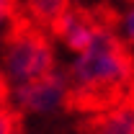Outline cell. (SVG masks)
Instances as JSON below:
<instances>
[{"label":"cell","instance_id":"7a4b0ae2","mask_svg":"<svg viewBox=\"0 0 134 134\" xmlns=\"http://www.w3.org/2000/svg\"><path fill=\"white\" fill-rule=\"evenodd\" d=\"M54 67L57 57H54L52 34L16 16V21L0 36V72L10 83V90L16 85H23L52 72Z\"/></svg>","mask_w":134,"mask_h":134},{"label":"cell","instance_id":"6da1fadb","mask_svg":"<svg viewBox=\"0 0 134 134\" xmlns=\"http://www.w3.org/2000/svg\"><path fill=\"white\" fill-rule=\"evenodd\" d=\"M65 111L83 116L114 108L124 100L134 80L132 47L116 34V29H103L77 54V59L65 67Z\"/></svg>","mask_w":134,"mask_h":134},{"label":"cell","instance_id":"3957f363","mask_svg":"<svg viewBox=\"0 0 134 134\" xmlns=\"http://www.w3.org/2000/svg\"><path fill=\"white\" fill-rule=\"evenodd\" d=\"M65 90H67L65 70L54 67L52 72L36 77V80L16 85L10 90V103L21 114H52V111L62 108Z\"/></svg>","mask_w":134,"mask_h":134},{"label":"cell","instance_id":"52a82bcc","mask_svg":"<svg viewBox=\"0 0 134 134\" xmlns=\"http://www.w3.org/2000/svg\"><path fill=\"white\" fill-rule=\"evenodd\" d=\"M116 34L129 47H134V0H132V5H129L124 13L116 10Z\"/></svg>","mask_w":134,"mask_h":134},{"label":"cell","instance_id":"5b68a950","mask_svg":"<svg viewBox=\"0 0 134 134\" xmlns=\"http://www.w3.org/2000/svg\"><path fill=\"white\" fill-rule=\"evenodd\" d=\"M72 5V0H18V16L31 21L34 26L49 31L57 18Z\"/></svg>","mask_w":134,"mask_h":134},{"label":"cell","instance_id":"8992f818","mask_svg":"<svg viewBox=\"0 0 134 134\" xmlns=\"http://www.w3.org/2000/svg\"><path fill=\"white\" fill-rule=\"evenodd\" d=\"M0 134H23V114L13 103L0 106Z\"/></svg>","mask_w":134,"mask_h":134},{"label":"cell","instance_id":"277c9868","mask_svg":"<svg viewBox=\"0 0 134 134\" xmlns=\"http://www.w3.org/2000/svg\"><path fill=\"white\" fill-rule=\"evenodd\" d=\"M77 134H134V80L121 103L98 114H83L75 124Z\"/></svg>","mask_w":134,"mask_h":134}]
</instances>
